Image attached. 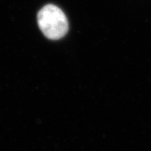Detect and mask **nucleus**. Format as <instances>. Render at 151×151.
<instances>
[{
  "mask_svg": "<svg viewBox=\"0 0 151 151\" xmlns=\"http://www.w3.org/2000/svg\"><path fill=\"white\" fill-rule=\"evenodd\" d=\"M38 24L45 36L59 40L68 31V21L65 14L57 6L47 4L38 13Z\"/></svg>",
  "mask_w": 151,
  "mask_h": 151,
  "instance_id": "1",
  "label": "nucleus"
}]
</instances>
